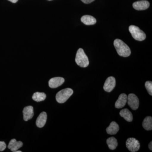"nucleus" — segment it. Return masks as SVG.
Here are the masks:
<instances>
[{"instance_id":"1","label":"nucleus","mask_w":152,"mask_h":152,"mask_svg":"<svg viewBox=\"0 0 152 152\" xmlns=\"http://www.w3.org/2000/svg\"><path fill=\"white\" fill-rule=\"evenodd\" d=\"M114 46L120 56L127 57L130 56V48L127 45L120 39H116L114 42Z\"/></svg>"},{"instance_id":"2","label":"nucleus","mask_w":152,"mask_h":152,"mask_svg":"<svg viewBox=\"0 0 152 152\" xmlns=\"http://www.w3.org/2000/svg\"><path fill=\"white\" fill-rule=\"evenodd\" d=\"M75 61L81 67H87L89 64L88 58L82 48L78 49L76 54Z\"/></svg>"},{"instance_id":"3","label":"nucleus","mask_w":152,"mask_h":152,"mask_svg":"<svg viewBox=\"0 0 152 152\" xmlns=\"http://www.w3.org/2000/svg\"><path fill=\"white\" fill-rule=\"evenodd\" d=\"M73 94V91L69 88L64 89L60 91L56 95V100L58 103H64L67 101Z\"/></svg>"},{"instance_id":"4","label":"nucleus","mask_w":152,"mask_h":152,"mask_svg":"<svg viewBox=\"0 0 152 152\" xmlns=\"http://www.w3.org/2000/svg\"><path fill=\"white\" fill-rule=\"evenodd\" d=\"M129 31L133 38L137 41H143L146 37L145 34L138 27L131 25L129 27Z\"/></svg>"},{"instance_id":"5","label":"nucleus","mask_w":152,"mask_h":152,"mask_svg":"<svg viewBox=\"0 0 152 152\" xmlns=\"http://www.w3.org/2000/svg\"><path fill=\"white\" fill-rule=\"evenodd\" d=\"M126 146L130 152L138 151L140 147V144L138 140L134 138H129L126 141Z\"/></svg>"},{"instance_id":"6","label":"nucleus","mask_w":152,"mask_h":152,"mask_svg":"<svg viewBox=\"0 0 152 152\" xmlns=\"http://www.w3.org/2000/svg\"><path fill=\"white\" fill-rule=\"evenodd\" d=\"M127 102L129 105L133 110H135L138 108L140 102L138 98L134 94H130L128 95Z\"/></svg>"},{"instance_id":"7","label":"nucleus","mask_w":152,"mask_h":152,"mask_svg":"<svg viewBox=\"0 0 152 152\" xmlns=\"http://www.w3.org/2000/svg\"><path fill=\"white\" fill-rule=\"evenodd\" d=\"M116 86V80L113 77H110L106 80L104 89L107 92H111Z\"/></svg>"},{"instance_id":"8","label":"nucleus","mask_w":152,"mask_h":152,"mask_svg":"<svg viewBox=\"0 0 152 152\" xmlns=\"http://www.w3.org/2000/svg\"><path fill=\"white\" fill-rule=\"evenodd\" d=\"M150 7V3L145 0L137 1L133 4L134 9L138 11L144 10Z\"/></svg>"},{"instance_id":"9","label":"nucleus","mask_w":152,"mask_h":152,"mask_svg":"<svg viewBox=\"0 0 152 152\" xmlns=\"http://www.w3.org/2000/svg\"><path fill=\"white\" fill-rule=\"evenodd\" d=\"M64 79L61 77H56L53 78L49 80V86L52 88H56L60 86L64 83Z\"/></svg>"},{"instance_id":"10","label":"nucleus","mask_w":152,"mask_h":152,"mask_svg":"<svg viewBox=\"0 0 152 152\" xmlns=\"http://www.w3.org/2000/svg\"><path fill=\"white\" fill-rule=\"evenodd\" d=\"M24 120L27 121L32 118L34 115V108L32 106H28L25 107L23 110Z\"/></svg>"},{"instance_id":"11","label":"nucleus","mask_w":152,"mask_h":152,"mask_svg":"<svg viewBox=\"0 0 152 152\" xmlns=\"http://www.w3.org/2000/svg\"><path fill=\"white\" fill-rule=\"evenodd\" d=\"M127 102V96L125 94H122L120 95L118 99L115 104V107L116 108L120 109L124 107Z\"/></svg>"},{"instance_id":"12","label":"nucleus","mask_w":152,"mask_h":152,"mask_svg":"<svg viewBox=\"0 0 152 152\" xmlns=\"http://www.w3.org/2000/svg\"><path fill=\"white\" fill-rule=\"evenodd\" d=\"M23 145V143L21 141H17L16 139H12L9 143L8 148L12 152H15Z\"/></svg>"},{"instance_id":"13","label":"nucleus","mask_w":152,"mask_h":152,"mask_svg":"<svg viewBox=\"0 0 152 152\" xmlns=\"http://www.w3.org/2000/svg\"><path fill=\"white\" fill-rule=\"evenodd\" d=\"M47 120V114L45 112H43L39 115L37 121L36 125L39 128H42L44 126Z\"/></svg>"},{"instance_id":"14","label":"nucleus","mask_w":152,"mask_h":152,"mask_svg":"<svg viewBox=\"0 0 152 152\" xmlns=\"http://www.w3.org/2000/svg\"><path fill=\"white\" fill-rule=\"evenodd\" d=\"M119 130V126L115 122L113 121L106 129V132L110 135L116 134Z\"/></svg>"},{"instance_id":"15","label":"nucleus","mask_w":152,"mask_h":152,"mask_svg":"<svg viewBox=\"0 0 152 152\" xmlns=\"http://www.w3.org/2000/svg\"><path fill=\"white\" fill-rule=\"evenodd\" d=\"M81 21L84 24L90 26L94 25L96 23V20L92 16L86 15L82 17Z\"/></svg>"},{"instance_id":"16","label":"nucleus","mask_w":152,"mask_h":152,"mask_svg":"<svg viewBox=\"0 0 152 152\" xmlns=\"http://www.w3.org/2000/svg\"><path fill=\"white\" fill-rule=\"evenodd\" d=\"M120 115L126 121L128 122H132L133 121L132 114L127 109H124L120 112Z\"/></svg>"},{"instance_id":"17","label":"nucleus","mask_w":152,"mask_h":152,"mask_svg":"<svg viewBox=\"0 0 152 152\" xmlns=\"http://www.w3.org/2000/svg\"><path fill=\"white\" fill-rule=\"evenodd\" d=\"M143 127L147 131H151L152 129V117L148 116L145 118L142 122Z\"/></svg>"},{"instance_id":"18","label":"nucleus","mask_w":152,"mask_h":152,"mask_svg":"<svg viewBox=\"0 0 152 152\" xmlns=\"http://www.w3.org/2000/svg\"><path fill=\"white\" fill-rule=\"evenodd\" d=\"M107 143L109 148L111 150H114L118 146V143L117 139L114 137H111L107 140Z\"/></svg>"},{"instance_id":"19","label":"nucleus","mask_w":152,"mask_h":152,"mask_svg":"<svg viewBox=\"0 0 152 152\" xmlns=\"http://www.w3.org/2000/svg\"><path fill=\"white\" fill-rule=\"evenodd\" d=\"M46 98V95L44 93L36 92L33 94L32 99L37 102L43 101Z\"/></svg>"},{"instance_id":"20","label":"nucleus","mask_w":152,"mask_h":152,"mask_svg":"<svg viewBox=\"0 0 152 152\" xmlns=\"http://www.w3.org/2000/svg\"><path fill=\"white\" fill-rule=\"evenodd\" d=\"M145 87L146 88L149 94L151 96L152 95V82L151 81H147L145 83Z\"/></svg>"},{"instance_id":"21","label":"nucleus","mask_w":152,"mask_h":152,"mask_svg":"<svg viewBox=\"0 0 152 152\" xmlns=\"http://www.w3.org/2000/svg\"><path fill=\"white\" fill-rule=\"evenodd\" d=\"M7 145L4 142L0 141V151H3L5 149Z\"/></svg>"},{"instance_id":"22","label":"nucleus","mask_w":152,"mask_h":152,"mask_svg":"<svg viewBox=\"0 0 152 152\" xmlns=\"http://www.w3.org/2000/svg\"><path fill=\"white\" fill-rule=\"evenodd\" d=\"M81 1L85 3V4H88L94 1L95 0H81Z\"/></svg>"},{"instance_id":"23","label":"nucleus","mask_w":152,"mask_h":152,"mask_svg":"<svg viewBox=\"0 0 152 152\" xmlns=\"http://www.w3.org/2000/svg\"><path fill=\"white\" fill-rule=\"evenodd\" d=\"M152 142H151L149 144V148L150 150H151V151L152 150Z\"/></svg>"},{"instance_id":"24","label":"nucleus","mask_w":152,"mask_h":152,"mask_svg":"<svg viewBox=\"0 0 152 152\" xmlns=\"http://www.w3.org/2000/svg\"><path fill=\"white\" fill-rule=\"evenodd\" d=\"M8 1L13 3H16L18 2V0H8Z\"/></svg>"},{"instance_id":"25","label":"nucleus","mask_w":152,"mask_h":152,"mask_svg":"<svg viewBox=\"0 0 152 152\" xmlns=\"http://www.w3.org/2000/svg\"><path fill=\"white\" fill-rule=\"evenodd\" d=\"M15 152H22L21 151H17Z\"/></svg>"},{"instance_id":"26","label":"nucleus","mask_w":152,"mask_h":152,"mask_svg":"<svg viewBox=\"0 0 152 152\" xmlns=\"http://www.w3.org/2000/svg\"><path fill=\"white\" fill-rule=\"evenodd\" d=\"M48 1H51V0H48Z\"/></svg>"}]
</instances>
